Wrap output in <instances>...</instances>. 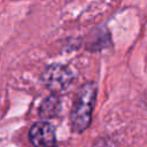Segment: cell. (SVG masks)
Masks as SVG:
<instances>
[{
	"label": "cell",
	"instance_id": "3",
	"mask_svg": "<svg viewBox=\"0 0 147 147\" xmlns=\"http://www.w3.org/2000/svg\"><path fill=\"white\" fill-rule=\"evenodd\" d=\"M29 138L34 147H53L56 139L55 130L47 122H38L30 129Z\"/></svg>",
	"mask_w": 147,
	"mask_h": 147
},
{
	"label": "cell",
	"instance_id": "2",
	"mask_svg": "<svg viewBox=\"0 0 147 147\" xmlns=\"http://www.w3.org/2000/svg\"><path fill=\"white\" fill-rule=\"evenodd\" d=\"M72 72L67 67L61 64H53L48 67L42 74L44 83L51 91L55 93H60L67 90L72 83Z\"/></svg>",
	"mask_w": 147,
	"mask_h": 147
},
{
	"label": "cell",
	"instance_id": "4",
	"mask_svg": "<svg viewBox=\"0 0 147 147\" xmlns=\"http://www.w3.org/2000/svg\"><path fill=\"white\" fill-rule=\"evenodd\" d=\"M59 110H60V100L56 95H52L42 102L40 107V116L51 118L56 116Z\"/></svg>",
	"mask_w": 147,
	"mask_h": 147
},
{
	"label": "cell",
	"instance_id": "6",
	"mask_svg": "<svg viewBox=\"0 0 147 147\" xmlns=\"http://www.w3.org/2000/svg\"><path fill=\"white\" fill-rule=\"evenodd\" d=\"M53 147H54V146H53Z\"/></svg>",
	"mask_w": 147,
	"mask_h": 147
},
{
	"label": "cell",
	"instance_id": "5",
	"mask_svg": "<svg viewBox=\"0 0 147 147\" xmlns=\"http://www.w3.org/2000/svg\"><path fill=\"white\" fill-rule=\"evenodd\" d=\"M93 147H115V146H114V144H113L111 141H109V140H105V139H101V140L96 141V142L94 144V146H93Z\"/></svg>",
	"mask_w": 147,
	"mask_h": 147
},
{
	"label": "cell",
	"instance_id": "1",
	"mask_svg": "<svg viewBox=\"0 0 147 147\" xmlns=\"http://www.w3.org/2000/svg\"><path fill=\"white\" fill-rule=\"evenodd\" d=\"M96 98V85L92 82L85 83L78 91L71 111V129L76 133L85 131L92 119V113Z\"/></svg>",
	"mask_w": 147,
	"mask_h": 147
}]
</instances>
